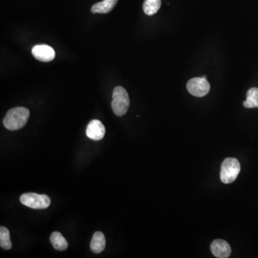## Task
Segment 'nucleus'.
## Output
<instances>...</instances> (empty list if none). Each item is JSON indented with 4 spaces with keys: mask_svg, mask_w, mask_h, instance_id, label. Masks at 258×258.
I'll use <instances>...</instances> for the list:
<instances>
[{
    "mask_svg": "<svg viewBox=\"0 0 258 258\" xmlns=\"http://www.w3.org/2000/svg\"><path fill=\"white\" fill-rule=\"evenodd\" d=\"M130 100L127 90L121 86L114 88L113 92V101L111 108L113 113L117 116H123L128 111Z\"/></svg>",
    "mask_w": 258,
    "mask_h": 258,
    "instance_id": "f03ea898",
    "label": "nucleus"
},
{
    "mask_svg": "<svg viewBox=\"0 0 258 258\" xmlns=\"http://www.w3.org/2000/svg\"><path fill=\"white\" fill-rule=\"evenodd\" d=\"M211 251L216 258H229L231 254V248L226 241L217 239L213 241L211 245Z\"/></svg>",
    "mask_w": 258,
    "mask_h": 258,
    "instance_id": "6e6552de",
    "label": "nucleus"
},
{
    "mask_svg": "<svg viewBox=\"0 0 258 258\" xmlns=\"http://www.w3.org/2000/svg\"><path fill=\"white\" fill-rule=\"evenodd\" d=\"M105 248V235L102 232H96L93 234L91 242V249L96 254L102 253Z\"/></svg>",
    "mask_w": 258,
    "mask_h": 258,
    "instance_id": "9d476101",
    "label": "nucleus"
},
{
    "mask_svg": "<svg viewBox=\"0 0 258 258\" xmlns=\"http://www.w3.org/2000/svg\"><path fill=\"white\" fill-rule=\"evenodd\" d=\"M247 108H258V88H252L247 93V99L243 103Z\"/></svg>",
    "mask_w": 258,
    "mask_h": 258,
    "instance_id": "f8f14e48",
    "label": "nucleus"
},
{
    "mask_svg": "<svg viewBox=\"0 0 258 258\" xmlns=\"http://www.w3.org/2000/svg\"><path fill=\"white\" fill-rule=\"evenodd\" d=\"M161 5V0H145L143 4L144 13L149 16L155 15Z\"/></svg>",
    "mask_w": 258,
    "mask_h": 258,
    "instance_id": "ddd939ff",
    "label": "nucleus"
},
{
    "mask_svg": "<svg viewBox=\"0 0 258 258\" xmlns=\"http://www.w3.org/2000/svg\"><path fill=\"white\" fill-rule=\"evenodd\" d=\"M187 91L195 97L202 98L206 96L210 91V84L206 76L202 77H194L186 84Z\"/></svg>",
    "mask_w": 258,
    "mask_h": 258,
    "instance_id": "39448f33",
    "label": "nucleus"
},
{
    "mask_svg": "<svg viewBox=\"0 0 258 258\" xmlns=\"http://www.w3.org/2000/svg\"><path fill=\"white\" fill-rule=\"evenodd\" d=\"M32 54L37 60L45 63L52 61L55 57V52L53 48L47 45L34 46L32 49Z\"/></svg>",
    "mask_w": 258,
    "mask_h": 258,
    "instance_id": "423d86ee",
    "label": "nucleus"
},
{
    "mask_svg": "<svg viewBox=\"0 0 258 258\" xmlns=\"http://www.w3.org/2000/svg\"><path fill=\"white\" fill-rule=\"evenodd\" d=\"M240 164L234 158H227L221 166L220 179L225 184H231L235 181L240 172Z\"/></svg>",
    "mask_w": 258,
    "mask_h": 258,
    "instance_id": "7ed1b4c3",
    "label": "nucleus"
},
{
    "mask_svg": "<svg viewBox=\"0 0 258 258\" xmlns=\"http://www.w3.org/2000/svg\"><path fill=\"white\" fill-rule=\"evenodd\" d=\"M50 240H51L52 247L55 250H59V251H64L68 248V242L65 240L63 234L60 232H53L51 234Z\"/></svg>",
    "mask_w": 258,
    "mask_h": 258,
    "instance_id": "9b49d317",
    "label": "nucleus"
},
{
    "mask_svg": "<svg viewBox=\"0 0 258 258\" xmlns=\"http://www.w3.org/2000/svg\"><path fill=\"white\" fill-rule=\"evenodd\" d=\"M29 117V111L24 107H16L7 111L3 124L6 129L16 130L23 128Z\"/></svg>",
    "mask_w": 258,
    "mask_h": 258,
    "instance_id": "f257e3e1",
    "label": "nucleus"
},
{
    "mask_svg": "<svg viewBox=\"0 0 258 258\" xmlns=\"http://www.w3.org/2000/svg\"><path fill=\"white\" fill-rule=\"evenodd\" d=\"M0 246L2 249L6 250H10L12 247L9 230L5 227L0 228Z\"/></svg>",
    "mask_w": 258,
    "mask_h": 258,
    "instance_id": "4468645a",
    "label": "nucleus"
},
{
    "mask_svg": "<svg viewBox=\"0 0 258 258\" xmlns=\"http://www.w3.org/2000/svg\"><path fill=\"white\" fill-rule=\"evenodd\" d=\"M20 203L34 209H46L51 205L50 197L46 194L26 193L20 198Z\"/></svg>",
    "mask_w": 258,
    "mask_h": 258,
    "instance_id": "20e7f679",
    "label": "nucleus"
},
{
    "mask_svg": "<svg viewBox=\"0 0 258 258\" xmlns=\"http://www.w3.org/2000/svg\"><path fill=\"white\" fill-rule=\"evenodd\" d=\"M105 129L100 121H91L86 129V135L93 141H100L105 136Z\"/></svg>",
    "mask_w": 258,
    "mask_h": 258,
    "instance_id": "0eeeda50",
    "label": "nucleus"
},
{
    "mask_svg": "<svg viewBox=\"0 0 258 258\" xmlns=\"http://www.w3.org/2000/svg\"><path fill=\"white\" fill-rule=\"evenodd\" d=\"M119 0H103L96 3L91 7V11L93 14L109 13L114 8Z\"/></svg>",
    "mask_w": 258,
    "mask_h": 258,
    "instance_id": "1a4fd4ad",
    "label": "nucleus"
}]
</instances>
